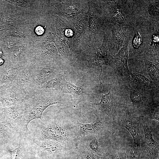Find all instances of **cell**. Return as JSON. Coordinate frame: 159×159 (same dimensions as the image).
<instances>
[{"label": "cell", "mask_w": 159, "mask_h": 159, "mask_svg": "<svg viewBox=\"0 0 159 159\" xmlns=\"http://www.w3.org/2000/svg\"><path fill=\"white\" fill-rule=\"evenodd\" d=\"M63 159H82L77 148Z\"/></svg>", "instance_id": "obj_28"}, {"label": "cell", "mask_w": 159, "mask_h": 159, "mask_svg": "<svg viewBox=\"0 0 159 159\" xmlns=\"http://www.w3.org/2000/svg\"><path fill=\"white\" fill-rule=\"evenodd\" d=\"M94 114L96 119L91 123L83 124L78 122L79 138L92 134L101 135L108 137L113 135L115 132L114 126L105 121L103 115L105 114L96 110Z\"/></svg>", "instance_id": "obj_4"}, {"label": "cell", "mask_w": 159, "mask_h": 159, "mask_svg": "<svg viewBox=\"0 0 159 159\" xmlns=\"http://www.w3.org/2000/svg\"><path fill=\"white\" fill-rule=\"evenodd\" d=\"M62 92L69 94L73 96L72 104L74 107L83 101L89 100L90 91L82 86H77L65 80L62 87Z\"/></svg>", "instance_id": "obj_13"}, {"label": "cell", "mask_w": 159, "mask_h": 159, "mask_svg": "<svg viewBox=\"0 0 159 159\" xmlns=\"http://www.w3.org/2000/svg\"><path fill=\"white\" fill-rule=\"evenodd\" d=\"M5 97L2 99L5 105L9 107L19 105L24 101L27 93L15 86L9 84Z\"/></svg>", "instance_id": "obj_16"}, {"label": "cell", "mask_w": 159, "mask_h": 159, "mask_svg": "<svg viewBox=\"0 0 159 159\" xmlns=\"http://www.w3.org/2000/svg\"><path fill=\"white\" fill-rule=\"evenodd\" d=\"M72 101L61 92H47L37 88L31 90L20 104L26 125L28 127L30 122L34 120H41L43 112L49 106L57 104H70Z\"/></svg>", "instance_id": "obj_2"}, {"label": "cell", "mask_w": 159, "mask_h": 159, "mask_svg": "<svg viewBox=\"0 0 159 159\" xmlns=\"http://www.w3.org/2000/svg\"><path fill=\"white\" fill-rule=\"evenodd\" d=\"M148 90L126 87L123 92V101L125 108L135 112L139 107L149 105L154 101Z\"/></svg>", "instance_id": "obj_7"}, {"label": "cell", "mask_w": 159, "mask_h": 159, "mask_svg": "<svg viewBox=\"0 0 159 159\" xmlns=\"http://www.w3.org/2000/svg\"><path fill=\"white\" fill-rule=\"evenodd\" d=\"M102 94L100 101L96 103H90V105L96 110H100L107 115L114 122L116 112L117 103L112 96V94L110 91L107 94Z\"/></svg>", "instance_id": "obj_14"}, {"label": "cell", "mask_w": 159, "mask_h": 159, "mask_svg": "<svg viewBox=\"0 0 159 159\" xmlns=\"http://www.w3.org/2000/svg\"><path fill=\"white\" fill-rule=\"evenodd\" d=\"M35 31L37 34L40 35L43 34L44 29L43 27L39 26L36 28Z\"/></svg>", "instance_id": "obj_31"}, {"label": "cell", "mask_w": 159, "mask_h": 159, "mask_svg": "<svg viewBox=\"0 0 159 159\" xmlns=\"http://www.w3.org/2000/svg\"><path fill=\"white\" fill-rule=\"evenodd\" d=\"M107 39L104 36L102 44L97 49L95 55L88 60L87 65L85 69L99 66L101 68V72H102L103 65L111 67L112 56L109 52L107 46Z\"/></svg>", "instance_id": "obj_11"}, {"label": "cell", "mask_w": 159, "mask_h": 159, "mask_svg": "<svg viewBox=\"0 0 159 159\" xmlns=\"http://www.w3.org/2000/svg\"><path fill=\"white\" fill-rule=\"evenodd\" d=\"M19 140L27 155L34 154L39 159H63L76 149L68 148L54 140H39L29 130L20 136Z\"/></svg>", "instance_id": "obj_3"}, {"label": "cell", "mask_w": 159, "mask_h": 159, "mask_svg": "<svg viewBox=\"0 0 159 159\" xmlns=\"http://www.w3.org/2000/svg\"><path fill=\"white\" fill-rule=\"evenodd\" d=\"M76 118L56 116L38 119L29 123L31 134L40 141L52 140L70 149L77 148L79 129Z\"/></svg>", "instance_id": "obj_1"}, {"label": "cell", "mask_w": 159, "mask_h": 159, "mask_svg": "<svg viewBox=\"0 0 159 159\" xmlns=\"http://www.w3.org/2000/svg\"><path fill=\"white\" fill-rule=\"evenodd\" d=\"M11 2H12L14 4L18 5L23 7H27L30 5V2L29 1L23 0H13L11 1Z\"/></svg>", "instance_id": "obj_30"}, {"label": "cell", "mask_w": 159, "mask_h": 159, "mask_svg": "<svg viewBox=\"0 0 159 159\" xmlns=\"http://www.w3.org/2000/svg\"><path fill=\"white\" fill-rule=\"evenodd\" d=\"M128 79H130L135 88L149 90L153 86V83L141 72H130Z\"/></svg>", "instance_id": "obj_19"}, {"label": "cell", "mask_w": 159, "mask_h": 159, "mask_svg": "<svg viewBox=\"0 0 159 159\" xmlns=\"http://www.w3.org/2000/svg\"><path fill=\"white\" fill-rule=\"evenodd\" d=\"M10 159H28V157L19 141L18 146L12 150H10Z\"/></svg>", "instance_id": "obj_23"}, {"label": "cell", "mask_w": 159, "mask_h": 159, "mask_svg": "<svg viewBox=\"0 0 159 159\" xmlns=\"http://www.w3.org/2000/svg\"><path fill=\"white\" fill-rule=\"evenodd\" d=\"M3 30V28L1 26H0V32L2 31Z\"/></svg>", "instance_id": "obj_36"}, {"label": "cell", "mask_w": 159, "mask_h": 159, "mask_svg": "<svg viewBox=\"0 0 159 159\" xmlns=\"http://www.w3.org/2000/svg\"><path fill=\"white\" fill-rule=\"evenodd\" d=\"M82 159H99L100 157L90 151L77 147Z\"/></svg>", "instance_id": "obj_26"}, {"label": "cell", "mask_w": 159, "mask_h": 159, "mask_svg": "<svg viewBox=\"0 0 159 159\" xmlns=\"http://www.w3.org/2000/svg\"><path fill=\"white\" fill-rule=\"evenodd\" d=\"M125 39V42L118 53L112 55L111 67L118 75L128 79L130 73L128 65L129 39L126 37Z\"/></svg>", "instance_id": "obj_9"}, {"label": "cell", "mask_w": 159, "mask_h": 159, "mask_svg": "<svg viewBox=\"0 0 159 159\" xmlns=\"http://www.w3.org/2000/svg\"><path fill=\"white\" fill-rule=\"evenodd\" d=\"M147 10L149 14L151 16H158L159 3H152L147 7Z\"/></svg>", "instance_id": "obj_27"}, {"label": "cell", "mask_w": 159, "mask_h": 159, "mask_svg": "<svg viewBox=\"0 0 159 159\" xmlns=\"http://www.w3.org/2000/svg\"><path fill=\"white\" fill-rule=\"evenodd\" d=\"M124 27L113 24L112 30V53L117 54L122 47L125 38Z\"/></svg>", "instance_id": "obj_18"}, {"label": "cell", "mask_w": 159, "mask_h": 159, "mask_svg": "<svg viewBox=\"0 0 159 159\" xmlns=\"http://www.w3.org/2000/svg\"><path fill=\"white\" fill-rule=\"evenodd\" d=\"M110 154L111 159H126L125 149L124 148L110 151Z\"/></svg>", "instance_id": "obj_25"}, {"label": "cell", "mask_w": 159, "mask_h": 159, "mask_svg": "<svg viewBox=\"0 0 159 159\" xmlns=\"http://www.w3.org/2000/svg\"><path fill=\"white\" fill-rule=\"evenodd\" d=\"M65 80L64 74L59 72L54 75L39 89L47 92H62V87Z\"/></svg>", "instance_id": "obj_17"}, {"label": "cell", "mask_w": 159, "mask_h": 159, "mask_svg": "<svg viewBox=\"0 0 159 159\" xmlns=\"http://www.w3.org/2000/svg\"><path fill=\"white\" fill-rule=\"evenodd\" d=\"M56 68L49 64L40 66L35 65L33 69L32 75L34 85L39 89L43 85L57 73Z\"/></svg>", "instance_id": "obj_12"}, {"label": "cell", "mask_w": 159, "mask_h": 159, "mask_svg": "<svg viewBox=\"0 0 159 159\" xmlns=\"http://www.w3.org/2000/svg\"><path fill=\"white\" fill-rule=\"evenodd\" d=\"M37 61L35 58L31 57L12 82L16 87L27 93L31 90L36 88L34 84L32 72Z\"/></svg>", "instance_id": "obj_10"}, {"label": "cell", "mask_w": 159, "mask_h": 159, "mask_svg": "<svg viewBox=\"0 0 159 159\" xmlns=\"http://www.w3.org/2000/svg\"><path fill=\"white\" fill-rule=\"evenodd\" d=\"M23 31H21L20 30H15L13 32V34L14 35L19 36L20 37L23 36Z\"/></svg>", "instance_id": "obj_32"}, {"label": "cell", "mask_w": 159, "mask_h": 159, "mask_svg": "<svg viewBox=\"0 0 159 159\" xmlns=\"http://www.w3.org/2000/svg\"><path fill=\"white\" fill-rule=\"evenodd\" d=\"M99 159H111V158L109 154L105 156L100 157Z\"/></svg>", "instance_id": "obj_34"}, {"label": "cell", "mask_w": 159, "mask_h": 159, "mask_svg": "<svg viewBox=\"0 0 159 159\" xmlns=\"http://www.w3.org/2000/svg\"><path fill=\"white\" fill-rule=\"evenodd\" d=\"M108 136L92 134L79 138L77 147L92 152L100 157L110 154V150L107 145Z\"/></svg>", "instance_id": "obj_6"}, {"label": "cell", "mask_w": 159, "mask_h": 159, "mask_svg": "<svg viewBox=\"0 0 159 159\" xmlns=\"http://www.w3.org/2000/svg\"><path fill=\"white\" fill-rule=\"evenodd\" d=\"M148 108L147 114L150 119L157 120L159 121V110L158 103L154 102L147 105Z\"/></svg>", "instance_id": "obj_24"}, {"label": "cell", "mask_w": 159, "mask_h": 159, "mask_svg": "<svg viewBox=\"0 0 159 159\" xmlns=\"http://www.w3.org/2000/svg\"><path fill=\"white\" fill-rule=\"evenodd\" d=\"M112 11L113 24L124 27L127 23L125 14L117 5L113 6Z\"/></svg>", "instance_id": "obj_21"}, {"label": "cell", "mask_w": 159, "mask_h": 159, "mask_svg": "<svg viewBox=\"0 0 159 159\" xmlns=\"http://www.w3.org/2000/svg\"><path fill=\"white\" fill-rule=\"evenodd\" d=\"M143 122L144 137L142 142V147L145 150L150 159H159V144L154 140L153 134L147 123Z\"/></svg>", "instance_id": "obj_15"}, {"label": "cell", "mask_w": 159, "mask_h": 159, "mask_svg": "<svg viewBox=\"0 0 159 159\" xmlns=\"http://www.w3.org/2000/svg\"><path fill=\"white\" fill-rule=\"evenodd\" d=\"M3 60L1 58H0V64H1L3 63Z\"/></svg>", "instance_id": "obj_35"}, {"label": "cell", "mask_w": 159, "mask_h": 159, "mask_svg": "<svg viewBox=\"0 0 159 159\" xmlns=\"http://www.w3.org/2000/svg\"><path fill=\"white\" fill-rule=\"evenodd\" d=\"M145 70L150 78L155 83H159V64L145 59Z\"/></svg>", "instance_id": "obj_20"}, {"label": "cell", "mask_w": 159, "mask_h": 159, "mask_svg": "<svg viewBox=\"0 0 159 159\" xmlns=\"http://www.w3.org/2000/svg\"><path fill=\"white\" fill-rule=\"evenodd\" d=\"M5 120L18 132L19 136L29 130L25 123L20 104L9 107L5 110Z\"/></svg>", "instance_id": "obj_8"}, {"label": "cell", "mask_w": 159, "mask_h": 159, "mask_svg": "<svg viewBox=\"0 0 159 159\" xmlns=\"http://www.w3.org/2000/svg\"><path fill=\"white\" fill-rule=\"evenodd\" d=\"M66 36L68 37H70L72 35L73 32L72 31L69 29H67L65 32Z\"/></svg>", "instance_id": "obj_33"}, {"label": "cell", "mask_w": 159, "mask_h": 159, "mask_svg": "<svg viewBox=\"0 0 159 159\" xmlns=\"http://www.w3.org/2000/svg\"><path fill=\"white\" fill-rule=\"evenodd\" d=\"M134 112L133 111L126 108L118 113L116 112L114 122L127 129L132 137L133 143L140 145L139 125L143 120L144 117H135Z\"/></svg>", "instance_id": "obj_5"}, {"label": "cell", "mask_w": 159, "mask_h": 159, "mask_svg": "<svg viewBox=\"0 0 159 159\" xmlns=\"http://www.w3.org/2000/svg\"><path fill=\"white\" fill-rule=\"evenodd\" d=\"M125 149L126 159H140V145L134 143L131 145L127 144Z\"/></svg>", "instance_id": "obj_22"}, {"label": "cell", "mask_w": 159, "mask_h": 159, "mask_svg": "<svg viewBox=\"0 0 159 159\" xmlns=\"http://www.w3.org/2000/svg\"><path fill=\"white\" fill-rule=\"evenodd\" d=\"M142 39L140 35L138 32L135 35L133 42V44L134 47H138L141 44Z\"/></svg>", "instance_id": "obj_29"}]
</instances>
